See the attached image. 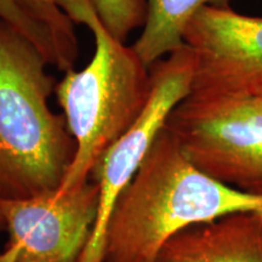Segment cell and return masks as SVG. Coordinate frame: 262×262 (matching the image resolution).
Listing matches in <instances>:
<instances>
[{"mask_svg": "<svg viewBox=\"0 0 262 262\" xmlns=\"http://www.w3.org/2000/svg\"><path fill=\"white\" fill-rule=\"evenodd\" d=\"M261 206V196L228 187L196 168L164 127L114 204L103 262H156L183 229Z\"/></svg>", "mask_w": 262, "mask_h": 262, "instance_id": "1", "label": "cell"}, {"mask_svg": "<svg viewBox=\"0 0 262 262\" xmlns=\"http://www.w3.org/2000/svg\"><path fill=\"white\" fill-rule=\"evenodd\" d=\"M50 62L0 18V198L57 191L75 155L63 114L52 112Z\"/></svg>", "mask_w": 262, "mask_h": 262, "instance_id": "2", "label": "cell"}, {"mask_svg": "<svg viewBox=\"0 0 262 262\" xmlns=\"http://www.w3.org/2000/svg\"><path fill=\"white\" fill-rule=\"evenodd\" d=\"M93 33L95 52L83 70L66 71L55 95L63 111L75 155L57 195L90 180L101 156L145 110L150 94L149 67L133 47L117 40L97 14L85 25Z\"/></svg>", "mask_w": 262, "mask_h": 262, "instance_id": "3", "label": "cell"}, {"mask_svg": "<svg viewBox=\"0 0 262 262\" xmlns=\"http://www.w3.org/2000/svg\"><path fill=\"white\" fill-rule=\"evenodd\" d=\"M165 129L196 168L262 198V103L256 96L191 91Z\"/></svg>", "mask_w": 262, "mask_h": 262, "instance_id": "4", "label": "cell"}, {"mask_svg": "<svg viewBox=\"0 0 262 262\" xmlns=\"http://www.w3.org/2000/svg\"><path fill=\"white\" fill-rule=\"evenodd\" d=\"M150 94L145 110L106 149L90 180L100 189L96 224L79 262H103L104 232L118 196L129 185L175 107L188 96L194 77V55L183 45L149 66Z\"/></svg>", "mask_w": 262, "mask_h": 262, "instance_id": "5", "label": "cell"}, {"mask_svg": "<svg viewBox=\"0 0 262 262\" xmlns=\"http://www.w3.org/2000/svg\"><path fill=\"white\" fill-rule=\"evenodd\" d=\"M56 192L0 198L9 233L0 262H79L96 224L100 189L89 180L63 195Z\"/></svg>", "mask_w": 262, "mask_h": 262, "instance_id": "6", "label": "cell"}, {"mask_svg": "<svg viewBox=\"0 0 262 262\" xmlns=\"http://www.w3.org/2000/svg\"><path fill=\"white\" fill-rule=\"evenodd\" d=\"M183 42L194 55L193 93L262 94V17L204 6L186 26Z\"/></svg>", "mask_w": 262, "mask_h": 262, "instance_id": "7", "label": "cell"}, {"mask_svg": "<svg viewBox=\"0 0 262 262\" xmlns=\"http://www.w3.org/2000/svg\"><path fill=\"white\" fill-rule=\"evenodd\" d=\"M156 262H262V214L241 210L183 229Z\"/></svg>", "mask_w": 262, "mask_h": 262, "instance_id": "8", "label": "cell"}, {"mask_svg": "<svg viewBox=\"0 0 262 262\" xmlns=\"http://www.w3.org/2000/svg\"><path fill=\"white\" fill-rule=\"evenodd\" d=\"M233 0H146L147 17L133 45L147 67L185 45L189 19L204 6L231 8Z\"/></svg>", "mask_w": 262, "mask_h": 262, "instance_id": "9", "label": "cell"}, {"mask_svg": "<svg viewBox=\"0 0 262 262\" xmlns=\"http://www.w3.org/2000/svg\"><path fill=\"white\" fill-rule=\"evenodd\" d=\"M17 5L47 31L56 49V66L60 71H68L74 67L78 55L77 34L74 22L75 16L91 0H15Z\"/></svg>", "mask_w": 262, "mask_h": 262, "instance_id": "10", "label": "cell"}, {"mask_svg": "<svg viewBox=\"0 0 262 262\" xmlns=\"http://www.w3.org/2000/svg\"><path fill=\"white\" fill-rule=\"evenodd\" d=\"M95 11L108 33L125 42L130 33L143 27L147 17L146 0H91Z\"/></svg>", "mask_w": 262, "mask_h": 262, "instance_id": "11", "label": "cell"}, {"mask_svg": "<svg viewBox=\"0 0 262 262\" xmlns=\"http://www.w3.org/2000/svg\"><path fill=\"white\" fill-rule=\"evenodd\" d=\"M0 18L25 34L40 49L51 66H56V49L50 34L26 15L15 0H0Z\"/></svg>", "mask_w": 262, "mask_h": 262, "instance_id": "12", "label": "cell"}, {"mask_svg": "<svg viewBox=\"0 0 262 262\" xmlns=\"http://www.w3.org/2000/svg\"><path fill=\"white\" fill-rule=\"evenodd\" d=\"M4 228V217H3L2 210H0V229Z\"/></svg>", "mask_w": 262, "mask_h": 262, "instance_id": "13", "label": "cell"}, {"mask_svg": "<svg viewBox=\"0 0 262 262\" xmlns=\"http://www.w3.org/2000/svg\"><path fill=\"white\" fill-rule=\"evenodd\" d=\"M256 97L258 98V100L261 101V103H262V94H261V95H258V96H256Z\"/></svg>", "mask_w": 262, "mask_h": 262, "instance_id": "14", "label": "cell"}, {"mask_svg": "<svg viewBox=\"0 0 262 262\" xmlns=\"http://www.w3.org/2000/svg\"><path fill=\"white\" fill-rule=\"evenodd\" d=\"M258 212H261V214H262V206H261V208L260 209H258V210H257Z\"/></svg>", "mask_w": 262, "mask_h": 262, "instance_id": "15", "label": "cell"}]
</instances>
